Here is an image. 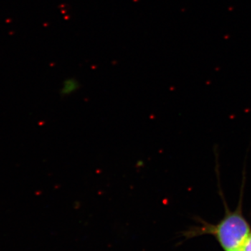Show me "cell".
<instances>
[{
	"label": "cell",
	"mask_w": 251,
	"mask_h": 251,
	"mask_svg": "<svg viewBox=\"0 0 251 251\" xmlns=\"http://www.w3.org/2000/svg\"><path fill=\"white\" fill-rule=\"evenodd\" d=\"M243 176L240 196L237 209L231 211L227 206L224 194L221 187L219 179V193L224 203L225 216L218 224L212 225L202 222L201 227L192 229L193 235L196 234H211L216 238L220 245L226 251H231L240 249L243 243L251 232L249 223L243 214L242 204L244 197V186H245V173Z\"/></svg>",
	"instance_id": "obj_1"
},
{
	"label": "cell",
	"mask_w": 251,
	"mask_h": 251,
	"mask_svg": "<svg viewBox=\"0 0 251 251\" xmlns=\"http://www.w3.org/2000/svg\"><path fill=\"white\" fill-rule=\"evenodd\" d=\"M79 86L78 82L75 78H68L63 83L62 94L63 95H70L78 90Z\"/></svg>",
	"instance_id": "obj_2"
},
{
	"label": "cell",
	"mask_w": 251,
	"mask_h": 251,
	"mask_svg": "<svg viewBox=\"0 0 251 251\" xmlns=\"http://www.w3.org/2000/svg\"><path fill=\"white\" fill-rule=\"evenodd\" d=\"M241 251H251V232L243 243L240 248Z\"/></svg>",
	"instance_id": "obj_3"
},
{
	"label": "cell",
	"mask_w": 251,
	"mask_h": 251,
	"mask_svg": "<svg viewBox=\"0 0 251 251\" xmlns=\"http://www.w3.org/2000/svg\"><path fill=\"white\" fill-rule=\"evenodd\" d=\"M241 251L240 249H237V250H234V251Z\"/></svg>",
	"instance_id": "obj_4"
}]
</instances>
